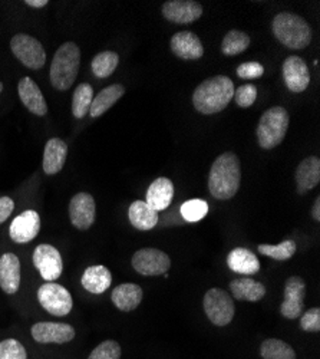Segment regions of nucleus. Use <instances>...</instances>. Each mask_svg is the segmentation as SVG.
I'll list each match as a JSON object with an SVG mask.
<instances>
[{
	"label": "nucleus",
	"mask_w": 320,
	"mask_h": 359,
	"mask_svg": "<svg viewBox=\"0 0 320 359\" xmlns=\"http://www.w3.org/2000/svg\"><path fill=\"white\" fill-rule=\"evenodd\" d=\"M306 283L300 276H292L286 280L284 299L280 306V313L287 319H296L305 311Z\"/></svg>",
	"instance_id": "9d476101"
},
{
	"label": "nucleus",
	"mask_w": 320,
	"mask_h": 359,
	"mask_svg": "<svg viewBox=\"0 0 320 359\" xmlns=\"http://www.w3.org/2000/svg\"><path fill=\"white\" fill-rule=\"evenodd\" d=\"M2 91H4V83L0 82V94H2Z\"/></svg>",
	"instance_id": "37998d69"
},
{
	"label": "nucleus",
	"mask_w": 320,
	"mask_h": 359,
	"mask_svg": "<svg viewBox=\"0 0 320 359\" xmlns=\"http://www.w3.org/2000/svg\"><path fill=\"white\" fill-rule=\"evenodd\" d=\"M34 264L46 282L60 279L64 271L62 256L60 250L50 245H39L34 252Z\"/></svg>",
	"instance_id": "9b49d317"
},
{
	"label": "nucleus",
	"mask_w": 320,
	"mask_h": 359,
	"mask_svg": "<svg viewBox=\"0 0 320 359\" xmlns=\"http://www.w3.org/2000/svg\"><path fill=\"white\" fill-rule=\"evenodd\" d=\"M209 213V204L201 198H193L181 205V216L186 222L195 223L204 219Z\"/></svg>",
	"instance_id": "72a5a7b5"
},
{
	"label": "nucleus",
	"mask_w": 320,
	"mask_h": 359,
	"mask_svg": "<svg viewBox=\"0 0 320 359\" xmlns=\"http://www.w3.org/2000/svg\"><path fill=\"white\" fill-rule=\"evenodd\" d=\"M250 36L242 31H236V29H232L230 31L223 42H221V52L225 56H235L239 53H243L249 46H250Z\"/></svg>",
	"instance_id": "2f4dec72"
},
{
	"label": "nucleus",
	"mask_w": 320,
	"mask_h": 359,
	"mask_svg": "<svg viewBox=\"0 0 320 359\" xmlns=\"http://www.w3.org/2000/svg\"><path fill=\"white\" fill-rule=\"evenodd\" d=\"M18 93L22 104L32 114H35L36 116H43L48 114V104L45 101V97L41 88L32 78H22L18 85Z\"/></svg>",
	"instance_id": "f3484780"
},
{
	"label": "nucleus",
	"mask_w": 320,
	"mask_h": 359,
	"mask_svg": "<svg viewBox=\"0 0 320 359\" xmlns=\"http://www.w3.org/2000/svg\"><path fill=\"white\" fill-rule=\"evenodd\" d=\"M11 49L19 61L29 69H41L46 62V52L42 43L25 34H18L11 41Z\"/></svg>",
	"instance_id": "6e6552de"
},
{
	"label": "nucleus",
	"mask_w": 320,
	"mask_h": 359,
	"mask_svg": "<svg viewBox=\"0 0 320 359\" xmlns=\"http://www.w3.org/2000/svg\"><path fill=\"white\" fill-rule=\"evenodd\" d=\"M235 97V83L225 75H217L201 82L193 94L194 108L204 114L211 115L221 112Z\"/></svg>",
	"instance_id": "f03ea898"
},
{
	"label": "nucleus",
	"mask_w": 320,
	"mask_h": 359,
	"mask_svg": "<svg viewBox=\"0 0 320 359\" xmlns=\"http://www.w3.org/2000/svg\"><path fill=\"white\" fill-rule=\"evenodd\" d=\"M81 67V50L76 43L67 42L60 46L53 55L50 64V82L55 89L67 91L69 89L78 74Z\"/></svg>",
	"instance_id": "20e7f679"
},
{
	"label": "nucleus",
	"mask_w": 320,
	"mask_h": 359,
	"mask_svg": "<svg viewBox=\"0 0 320 359\" xmlns=\"http://www.w3.org/2000/svg\"><path fill=\"white\" fill-rule=\"evenodd\" d=\"M15 210V201L11 197H0V224L5 223Z\"/></svg>",
	"instance_id": "ea45409f"
},
{
	"label": "nucleus",
	"mask_w": 320,
	"mask_h": 359,
	"mask_svg": "<svg viewBox=\"0 0 320 359\" xmlns=\"http://www.w3.org/2000/svg\"><path fill=\"white\" fill-rule=\"evenodd\" d=\"M41 217L35 210H26L16 216L9 227L11 238L15 243L23 245L32 242L39 234Z\"/></svg>",
	"instance_id": "dca6fc26"
},
{
	"label": "nucleus",
	"mask_w": 320,
	"mask_h": 359,
	"mask_svg": "<svg viewBox=\"0 0 320 359\" xmlns=\"http://www.w3.org/2000/svg\"><path fill=\"white\" fill-rule=\"evenodd\" d=\"M230 290L237 301H246V302H258L266 294L265 285L250 278L231 280Z\"/></svg>",
	"instance_id": "a878e982"
},
{
	"label": "nucleus",
	"mask_w": 320,
	"mask_h": 359,
	"mask_svg": "<svg viewBox=\"0 0 320 359\" xmlns=\"http://www.w3.org/2000/svg\"><path fill=\"white\" fill-rule=\"evenodd\" d=\"M272 29L276 39L288 49H305L312 42V27L299 15L290 12L276 15Z\"/></svg>",
	"instance_id": "7ed1b4c3"
},
{
	"label": "nucleus",
	"mask_w": 320,
	"mask_h": 359,
	"mask_svg": "<svg viewBox=\"0 0 320 359\" xmlns=\"http://www.w3.org/2000/svg\"><path fill=\"white\" fill-rule=\"evenodd\" d=\"M171 50L184 61H197L204 55V46H202L200 38L187 31L179 32L171 38Z\"/></svg>",
	"instance_id": "a211bd4d"
},
{
	"label": "nucleus",
	"mask_w": 320,
	"mask_h": 359,
	"mask_svg": "<svg viewBox=\"0 0 320 359\" xmlns=\"http://www.w3.org/2000/svg\"><path fill=\"white\" fill-rule=\"evenodd\" d=\"M124 94H125V88L121 83H112L106 86L94 98L90 109V115L92 118H98L104 115L109 108H112V105H115L124 97Z\"/></svg>",
	"instance_id": "cd10ccee"
},
{
	"label": "nucleus",
	"mask_w": 320,
	"mask_h": 359,
	"mask_svg": "<svg viewBox=\"0 0 320 359\" xmlns=\"http://www.w3.org/2000/svg\"><path fill=\"white\" fill-rule=\"evenodd\" d=\"M0 359H27L25 346L16 339L0 342Z\"/></svg>",
	"instance_id": "c9c22d12"
},
{
	"label": "nucleus",
	"mask_w": 320,
	"mask_h": 359,
	"mask_svg": "<svg viewBox=\"0 0 320 359\" xmlns=\"http://www.w3.org/2000/svg\"><path fill=\"white\" fill-rule=\"evenodd\" d=\"M31 332L39 344H67L75 338V329L68 323L39 322L32 326Z\"/></svg>",
	"instance_id": "2eb2a0df"
},
{
	"label": "nucleus",
	"mask_w": 320,
	"mask_h": 359,
	"mask_svg": "<svg viewBox=\"0 0 320 359\" xmlns=\"http://www.w3.org/2000/svg\"><path fill=\"white\" fill-rule=\"evenodd\" d=\"M88 359H121V346L115 341H105L91 352Z\"/></svg>",
	"instance_id": "f704fd0d"
},
{
	"label": "nucleus",
	"mask_w": 320,
	"mask_h": 359,
	"mask_svg": "<svg viewBox=\"0 0 320 359\" xmlns=\"http://www.w3.org/2000/svg\"><path fill=\"white\" fill-rule=\"evenodd\" d=\"M142 289L135 283H123L116 286L111 294L112 304L123 312H131L142 302Z\"/></svg>",
	"instance_id": "b1692460"
},
{
	"label": "nucleus",
	"mask_w": 320,
	"mask_h": 359,
	"mask_svg": "<svg viewBox=\"0 0 320 359\" xmlns=\"http://www.w3.org/2000/svg\"><path fill=\"white\" fill-rule=\"evenodd\" d=\"M81 283L85 290L94 294H101L109 289L112 283V275L105 266H91L82 275Z\"/></svg>",
	"instance_id": "bb28decb"
},
{
	"label": "nucleus",
	"mask_w": 320,
	"mask_h": 359,
	"mask_svg": "<svg viewBox=\"0 0 320 359\" xmlns=\"http://www.w3.org/2000/svg\"><path fill=\"white\" fill-rule=\"evenodd\" d=\"M68 157V145L61 138H52L46 142L43 151V171L48 175L60 172Z\"/></svg>",
	"instance_id": "412c9836"
},
{
	"label": "nucleus",
	"mask_w": 320,
	"mask_h": 359,
	"mask_svg": "<svg viewBox=\"0 0 320 359\" xmlns=\"http://www.w3.org/2000/svg\"><path fill=\"white\" fill-rule=\"evenodd\" d=\"M174 184L169 178L167 177H158L157 180L150 184L147 190V203L155 212H162L169 207L172 198H174Z\"/></svg>",
	"instance_id": "6ab92c4d"
},
{
	"label": "nucleus",
	"mask_w": 320,
	"mask_h": 359,
	"mask_svg": "<svg viewBox=\"0 0 320 359\" xmlns=\"http://www.w3.org/2000/svg\"><path fill=\"white\" fill-rule=\"evenodd\" d=\"M295 178L299 194L313 190L320 182V158L316 156L305 158L298 165Z\"/></svg>",
	"instance_id": "4be33fe9"
},
{
	"label": "nucleus",
	"mask_w": 320,
	"mask_h": 359,
	"mask_svg": "<svg viewBox=\"0 0 320 359\" xmlns=\"http://www.w3.org/2000/svg\"><path fill=\"white\" fill-rule=\"evenodd\" d=\"M258 253L272 257L274 260H288L296 253V243L293 241H284L280 245H258Z\"/></svg>",
	"instance_id": "473e14b6"
},
{
	"label": "nucleus",
	"mask_w": 320,
	"mask_h": 359,
	"mask_svg": "<svg viewBox=\"0 0 320 359\" xmlns=\"http://www.w3.org/2000/svg\"><path fill=\"white\" fill-rule=\"evenodd\" d=\"M27 6L31 8H45L48 5V0H26L25 2Z\"/></svg>",
	"instance_id": "79ce46f5"
},
{
	"label": "nucleus",
	"mask_w": 320,
	"mask_h": 359,
	"mask_svg": "<svg viewBox=\"0 0 320 359\" xmlns=\"http://www.w3.org/2000/svg\"><path fill=\"white\" fill-rule=\"evenodd\" d=\"M283 79L292 93L306 91L310 83V71L300 56L292 55L283 62Z\"/></svg>",
	"instance_id": "f8f14e48"
},
{
	"label": "nucleus",
	"mask_w": 320,
	"mask_h": 359,
	"mask_svg": "<svg viewBox=\"0 0 320 359\" xmlns=\"http://www.w3.org/2000/svg\"><path fill=\"white\" fill-rule=\"evenodd\" d=\"M94 101V89L90 83H81L76 86L72 98V114L75 118L82 119L90 112Z\"/></svg>",
	"instance_id": "c85d7f7f"
},
{
	"label": "nucleus",
	"mask_w": 320,
	"mask_h": 359,
	"mask_svg": "<svg viewBox=\"0 0 320 359\" xmlns=\"http://www.w3.org/2000/svg\"><path fill=\"white\" fill-rule=\"evenodd\" d=\"M95 200L88 193H78L69 203L71 223L78 230H88L95 222Z\"/></svg>",
	"instance_id": "ddd939ff"
},
{
	"label": "nucleus",
	"mask_w": 320,
	"mask_h": 359,
	"mask_svg": "<svg viewBox=\"0 0 320 359\" xmlns=\"http://www.w3.org/2000/svg\"><path fill=\"white\" fill-rule=\"evenodd\" d=\"M235 101L239 107L242 108H249L254 104L256 98H257V88L253 83H246L242 85L240 88H237L235 91Z\"/></svg>",
	"instance_id": "e433bc0d"
},
{
	"label": "nucleus",
	"mask_w": 320,
	"mask_h": 359,
	"mask_svg": "<svg viewBox=\"0 0 320 359\" xmlns=\"http://www.w3.org/2000/svg\"><path fill=\"white\" fill-rule=\"evenodd\" d=\"M299 326L305 332H319L320 331V309L312 308L307 312L302 313Z\"/></svg>",
	"instance_id": "4c0bfd02"
},
{
	"label": "nucleus",
	"mask_w": 320,
	"mask_h": 359,
	"mask_svg": "<svg viewBox=\"0 0 320 359\" xmlns=\"http://www.w3.org/2000/svg\"><path fill=\"white\" fill-rule=\"evenodd\" d=\"M242 184V164L235 153L220 154L211 165L209 175V190L217 200L235 197Z\"/></svg>",
	"instance_id": "f257e3e1"
},
{
	"label": "nucleus",
	"mask_w": 320,
	"mask_h": 359,
	"mask_svg": "<svg viewBox=\"0 0 320 359\" xmlns=\"http://www.w3.org/2000/svg\"><path fill=\"white\" fill-rule=\"evenodd\" d=\"M128 219L135 229L148 231L158 224V212H155L145 201L137 200L128 208Z\"/></svg>",
	"instance_id": "393cba45"
},
{
	"label": "nucleus",
	"mask_w": 320,
	"mask_h": 359,
	"mask_svg": "<svg viewBox=\"0 0 320 359\" xmlns=\"http://www.w3.org/2000/svg\"><path fill=\"white\" fill-rule=\"evenodd\" d=\"M202 306H204V312L209 316L210 322L216 326H227L232 320V318H235V302H232L231 296L223 289H210L204 294Z\"/></svg>",
	"instance_id": "423d86ee"
},
{
	"label": "nucleus",
	"mask_w": 320,
	"mask_h": 359,
	"mask_svg": "<svg viewBox=\"0 0 320 359\" xmlns=\"http://www.w3.org/2000/svg\"><path fill=\"white\" fill-rule=\"evenodd\" d=\"M236 74L242 79H257L260 76H263L265 67L260 62H244L237 67Z\"/></svg>",
	"instance_id": "58836bf2"
},
{
	"label": "nucleus",
	"mask_w": 320,
	"mask_h": 359,
	"mask_svg": "<svg viewBox=\"0 0 320 359\" xmlns=\"http://www.w3.org/2000/svg\"><path fill=\"white\" fill-rule=\"evenodd\" d=\"M38 301L41 306L53 316H67L74 306L68 289L53 282H46L39 287Z\"/></svg>",
	"instance_id": "0eeeda50"
},
{
	"label": "nucleus",
	"mask_w": 320,
	"mask_h": 359,
	"mask_svg": "<svg viewBox=\"0 0 320 359\" xmlns=\"http://www.w3.org/2000/svg\"><path fill=\"white\" fill-rule=\"evenodd\" d=\"M120 64V56L116 52L112 50H105L98 53L94 59H92V72L97 78L105 79L109 78L113 71L116 69Z\"/></svg>",
	"instance_id": "7c9ffc66"
},
{
	"label": "nucleus",
	"mask_w": 320,
	"mask_h": 359,
	"mask_svg": "<svg viewBox=\"0 0 320 359\" xmlns=\"http://www.w3.org/2000/svg\"><path fill=\"white\" fill-rule=\"evenodd\" d=\"M132 267L142 276H161L171 267V259L162 250L145 248L132 256Z\"/></svg>",
	"instance_id": "1a4fd4ad"
},
{
	"label": "nucleus",
	"mask_w": 320,
	"mask_h": 359,
	"mask_svg": "<svg viewBox=\"0 0 320 359\" xmlns=\"http://www.w3.org/2000/svg\"><path fill=\"white\" fill-rule=\"evenodd\" d=\"M290 124L288 112L283 107H272L261 115L257 126L258 145L263 149H273L280 145Z\"/></svg>",
	"instance_id": "39448f33"
},
{
	"label": "nucleus",
	"mask_w": 320,
	"mask_h": 359,
	"mask_svg": "<svg viewBox=\"0 0 320 359\" xmlns=\"http://www.w3.org/2000/svg\"><path fill=\"white\" fill-rule=\"evenodd\" d=\"M260 355L263 359H296V352L292 346L274 338L261 344Z\"/></svg>",
	"instance_id": "c756f323"
},
{
	"label": "nucleus",
	"mask_w": 320,
	"mask_h": 359,
	"mask_svg": "<svg viewBox=\"0 0 320 359\" xmlns=\"http://www.w3.org/2000/svg\"><path fill=\"white\" fill-rule=\"evenodd\" d=\"M202 15V6L194 0H168L162 5V16L179 25H188L198 20Z\"/></svg>",
	"instance_id": "4468645a"
},
{
	"label": "nucleus",
	"mask_w": 320,
	"mask_h": 359,
	"mask_svg": "<svg viewBox=\"0 0 320 359\" xmlns=\"http://www.w3.org/2000/svg\"><path fill=\"white\" fill-rule=\"evenodd\" d=\"M227 264L232 272L239 275L251 276L260 271V262L257 256L246 248L232 249L227 256Z\"/></svg>",
	"instance_id": "5701e85b"
},
{
	"label": "nucleus",
	"mask_w": 320,
	"mask_h": 359,
	"mask_svg": "<svg viewBox=\"0 0 320 359\" xmlns=\"http://www.w3.org/2000/svg\"><path fill=\"white\" fill-rule=\"evenodd\" d=\"M0 287L8 294H15L20 287V262L13 253L0 257Z\"/></svg>",
	"instance_id": "aec40b11"
},
{
	"label": "nucleus",
	"mask_w": 320,
	"mask_h": 359,
	"mask_svg": "<svg viewBox=\"0 0 320 359\" xmlns=\"http://www.w3.org/2000/svg\"><path fill=\"white\" fill-rule=\"evenodd\" d=\"M312 216L316 222H320V197H316L314 204L312 207Z\"/></svg>",
	"instance_id": "a19ab883"
}]
</instances>
